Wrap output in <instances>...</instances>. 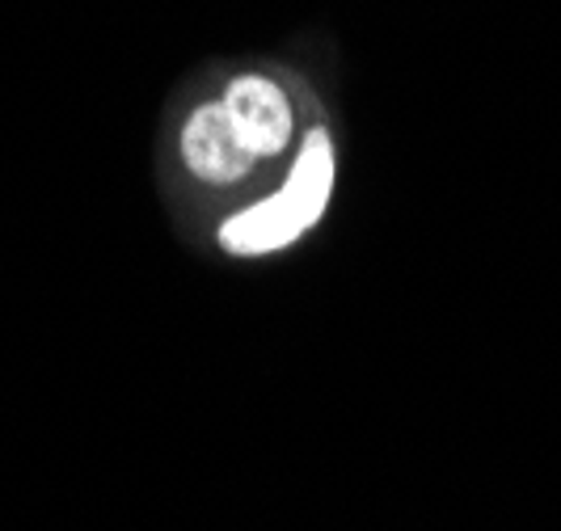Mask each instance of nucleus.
Instances as JSON below:
<instances>
[{
	"label": "nucleus",
	"instance_id": "obj_3",
	"mask_svg": "<svg viewBox=\"0 0 561 531\" xmlns=\"http://www.w3.org/2000/svg\"><path fill=\"white\" fill-rule=\"evenodd\" d=\"M309 232L305 216L291 207V198L275 191L271 198L253 203L245 211H237L225 228H220V245L237 257H262V253L287 250L291 241H300Z\"/></svg>",
	"mask_w": 561,
	"mask_h": 531
},
{
	"label": "nucleus",
	"instance_id": "obj_2",
	"mask_svg": "<svg viewBox=\"0 0 561 531\" xmlns=\"http://www.w3.org/2000/svg\"><path fill=\"white\" fill-rule=\"evenodd\" d=\"M237 127L241 143L250 148L253 157H279L283 148L291 143V102L279 84L271 77H237L225 89V102H220Z\"/></svg>",
	"mask_w": 561,
	"mask_h": 531
},
{
	"label": "nucleus",
	"instance_id": "obj_1",
	"mask_svg": "<svg viewBox=\"0 0 561 531\" xmlns=\"http://www.w3.org/2000/svg\"><path fill=\"white\" fill-rule=\"evenodd\" d=\"M178 148H182L186 169L195 173L198 182H211V186L241 182L253 169V161H257L241 143V136H237V127H232V118H228L220 102H203V106L191 111V118L182 123Z\"/></svg>",
	"mask_w": 561,
	"mask_h": 531
},
{
	"label": "nucleus",
	"instance_id": "obj_4",
	"mask_svg": "<svg viewBox=\"0 0 561 531\" xmlns=\"http://www.w3.org/2000/svg\"><path fill=\"white\" fill-rule=\"evenodd\" d=\"M283 195L291 198V207L305 216V224H317L330 207V195H334V143H330V131L325 127H312L305 143H300V157L287 173V182L279 186Z\"/></svg>",
	"mask_w": 561,
	"mask_h": 531
}]
</instances>
